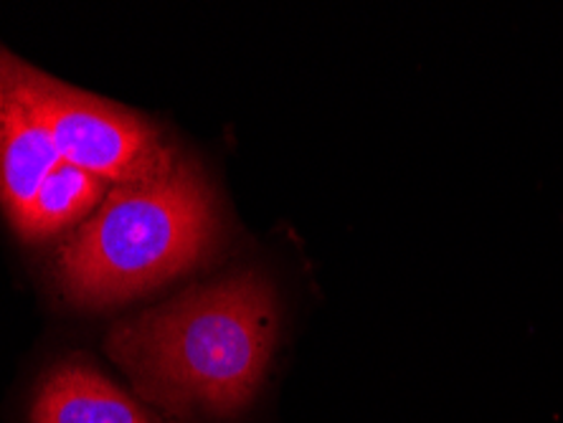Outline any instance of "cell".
<instances>
[{
	"label": "cell",
	"instance_id": "6",
	"mask_svg": "<svg viewBox=\"0 0 563 423\" xmlns=\"http://www.w3.org/2000/svg\"><path fill=\"white\" fill-rule=\"evenodd\" d=\"M107 196V182L71 163H59L33 198L29 213L15 226L26 238H46L74 226L99 209Z\"/></svg>",
	"mask_w": 563,
	"mask_h": 423
},
{
	"label": "cell",
	"instance_id": "2",
	"mask_svg": "<svg viewBox=\"0 0 563 423\" xmlns=\"http://www.w3.org/2000/svg\"><path fill=\"white\" fill-rule=\"evenodd\" d=\"M219 234L213 190L178 157L161 176L114 186L59 248L56 279L74 304H122L203 264Z\"/></svg>",
	"mask_w": 563,
	"mask_h": 423
},
{
	"label": "cell",
	"instance_id": "3",
	"mask_svg": "<svg viewBox=\"0 0 563 423\" xmlns=\"http://www.w3.org/2000/svg\"><path fill=\"white\" fill-rule=\"evenodd\" d=\"M0 89L44 124L64 163L104 182H135L170 170L176 153L137 114L71 89L0 48Z\"/></svg>",
	"mask_w": 563,
	"mask_h": 423
},
{
	"label": "cell",
	"instance_id": "5",
	"mask_svg": "<svg viewBox=\"0 0 563 423\" xmlns=\"http://www.w3.org/2000/svg\"><path fill=\"white\" fill-rule=\"evenodd\" d=\"M62 163L44 124L13 94L0 89V203L19 226L33 198Z\"/></svg>",
	"mask_w": 563,
	"mask_h": 423
},
{
	"label": "cell",
	"instance_id": "1",
	"mask_svg": "<svg viewBox=\"0 0 563 423\" xmlns=\"http://www.w3.org/2000/svg\"><path fill=\"white\" fill-rule=\"evenodd\" d=\"M275 339V287L242 271L118 322L104 350L157 409L229 419L256 396Z\"/></svg>",
	"mask_w": 563,
	"mask_h": 423
},
{
	"label": "cell",
	"instance_id": "4",
	"mask_svg": "<svg viewBox=\"0 0 563 423\" xmlns=\"http://www.w3.org/2000/svg\"><path fill=\"white\" fill-rule=\"evenodd\" d=\"M31 423H157V419L92 365L69 360L44 378Z\"/></svg>",
	"mask_w": 563,
	"mask_h": 423
}]
</instances>
